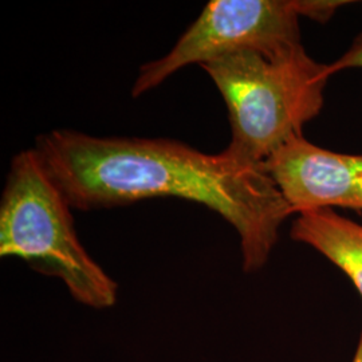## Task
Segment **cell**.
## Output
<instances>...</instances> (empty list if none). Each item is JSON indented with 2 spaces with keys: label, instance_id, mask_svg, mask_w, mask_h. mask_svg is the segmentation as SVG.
Here are the masks:
<instances>
[{
  "label": "cell",
  "instance_id": "cell-1",
  "mask_svg": "<svg viewBox=\"0 0 362 362\" xmlns=\"http://www.w3.org/2000/svg\"><path fill=\"white\" fill-rule=\"evenodd\" d=\"M45 168L73 209L176 197L206 206L239 235L246 272L262 269L291 209L263 165L169 139L97 137L58 129L37 139Z\"/></svg>",
  "mask_w": 362,
  "mask_h": 362
},
{
  "label": "cell",
  "instance_id": "cell-2",
  "mask_svg": "<svg viewBox=\"0 0 362 362\" xmlns=\"http://www.w3.org/2000/svg\"><path fill=\"white\" fill-rule=\"evenodd\" d=\"M202 67L228 110L231 141L224 151L257 165L303 136V127L324 107L330 78L327 65L313 59L300 42L236 52Z\"/></svg>",
  "mask_w": 362,
  "mask_h": 362
},
{
  "label": "cell",
  "instance_id": "cell-3",
  "mask_svg": "<svg viewBox=\"0 0 362 362\" xmlns=\"http://www.w3.org/2000/svg\"><path fill=\"white\" fill-rule=\"evenodd\" d=\"M71 211L34 148L13 156L0 200V255L61 279L81 305L113 308L118 286L82 246Z\"/></svg>",
  "mask_w": 362,
  "mask_h": 362
},
{
  "label": "cell",
  "instance_id": "cell-4",
  "mask_svg": "<svg viewBox=\"0 0 362 362\" xmlns=\"http://www.w3.org/2000/svg\"><path fill=\"white\" fill-rule=\"evenodd\" d=\"M348 0H212L170 52L141 66L132 95L140 97L188 65L236 52H269L300 42L299 21L325 23Z\"/></svg>",
  "mask_w": 362,
  "mask_h": 362
},
{
  "label": "cell",
  "instance_id": "cell-5",
  "mask_svg": "<svg viewBox=\"0 0 362 362\" xmlns=\"http://www.w3.org/2000/svg\"><path fill=\"white\" fill-rule=\"evenodd\" d=\"M293 215L325 208L362 212V155L339 153L294 137L263 164Z\"/></svg>",
  "mask_w": 362,
  "mask_h": 362
},
{
  "label": "cell",
  "instance_id": "cell-6",
  "mask_svg": "<svg viewBox=\"0 0 362 362\" xmlns=\"http://www.w3.org/2000/svg\"><path fill=\"white\" fill-rule=\"evenodd\" d=\"M290 235L308 245L344 272L362 297V224L325 208L302 212Z\"/></svg>",
  "mask_w": 362,
  "mask_h": 362
},
{
  "label": "cell",
  "instance_id": "cell-7",
  "mask_svg": "<svg viewBox=\"0 0 362 362\" xmlns=\"http://www.w3.org/2000/svg\"><path fill=\"white\" fill-rule=\"evenodd\" d=\"M349 69H362V33L354 39L349 49L344 52L333 64L327 65V71L330 77L344 70Z\"/></svg>",
  "mask_w": 362,
  "mask_h": 362
},
{
  "label": "cell",
  "instance_id": "cell-8",
  "mask_svg": "<svg viewBox=\"0 0 362 362\" xmlns=\"http://www.w3.org/2000/svg\"><path fill=\"white\" fill-rule=\"evenodd\" d=\"M351 362H362V332L361 336H360V341H358V345H357V349H356L354 358H353Z\"/></svg>",
  "mask_w": 362,
  "mask_h": 362
}]
</instances>
